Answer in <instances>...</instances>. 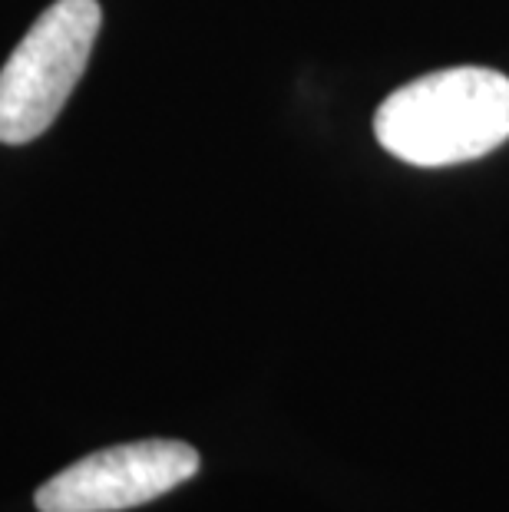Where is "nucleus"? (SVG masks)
Segmentation results:
<instances>
[{
	"instance_id": "obj_3",
	"label": "nucleus",
	"mask_w": 509,
	"mask_h": 512,
	"mask_svg": "<svg viewBox=\"0 0 509 512\" xmlns=\"http://www.w3.org/2000/svg\"><path fill=\"white\" fill-rule=\"evenodd\" d=\"M199 473V453L179 440H139L90 453L47 479L40 512H119L166 496Z\"/></svg>"
},
{
	"instance_id": "obj_1",
	"label": "nucleus",
	"mask_w": 509,
	"mask_h": 512,
	"mask_svg": "<svg viewBox=\"0 0 509 512\" xmlns=\"http://www.w3.org/2000/svg\"><path fill=\"white\" fill-rule=\"evenodd\" d=\"M374 133L410 166L440 169L480 159L509 139V76L486 67L424 73L381 103Z\"/></svg>"
},
{
	"instance_id": "obj_2",
	"label": "nucleus",
	"mask_w": 509,
	"mask_h": 512,
	"mask_svg": "<svg viewBox=\"0 0 509 512\" xmlns=\"http://www.w3.org/2000/svg\"><path fill=\"white\" fill-rule=\"evenodd\" d=\"M103 24L96 0H57L0 67V143L24 146L47 133L70 100Z\"/></svg>"
}]
</instances>
